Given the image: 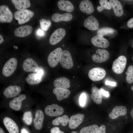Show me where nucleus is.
I'll return each instance as SVG.
<instances>
[{"label": "nucleus", "instance_id": "obj_37", "mask_svg": "<svg viewBox=\"0 0 133 133\" xmlns=\"http://www.w3.org/2000/svg\"><path fill=\"white\" fill-rule=\"evenodd\" d=\"M86 99V96L84 93L80 95L79 99V103L80 105L82 106H84L85 104Z\"/></svg>", "mask_w": 133, "mask_h": 133}, {"label": "nucleus", "instance_id": "obj_33", "mask_svg": "<svg viewBox=\"0 0 133 133\" xmlns=\"http://www.w3.org/2000/svg\"><path fill=\"white\" fill-rule=\"evenodd\" d=\"M115 30L112 28L109 27H103L98 29L97 31L98 35L102 36L112 34L114 33Z\"/></svg>", "mask_w": 133, "mask_h": 133}, {"label": "nucleus", "instance_id": "obj_40", "mask_svg": "<svg viewBox=\"0 0 133 133\" xmlns=\"http://www.w3.org/2000/svg\"><path fill=\"white\" fill-rule=\"evenodd\" d=\"M100 90L101 94L104 96L106 97L109 96L110 94L108 91H106L102 88Z\"/></svg>", "mask_w": 133, "mask_h": 133}, {"label": "nucleus", "instance_id": "obj_46", "mask_svg": "<svg viewBox=\"0 0 133 133\" xmlns=\"http://www.w3.org/2000/svg\"><path fill=\"white\" fill-rule=\"evenodd\" d=\"M3 37L1 35H0V44H1L3 42Z\"/></svg>", "mask_w": 133, "mask_h": 133}, {"label": "nucleus", "instance_id": "obj_44", "mask_svg": "<svg viewBox=\"0 0 133 133\" xmlns=\"http://www.w3.org/2000/svg\"><path fill=\"white\" fill-rule=\"evenodd\" d=\"M20 133H30L26 128H23L20 130Z\"/></svg>", "mask_w": 133, "mask_h": 133}, {"label": "nucleus", "instance_id": "obj_4", "mask_svg": "<svg viewBox=\"0 0 133 133\" xmlns=\"http://www.w3.org/2000/svg\"><path fill=\"white\" fill-rule=\"evenodd\" d=\"M34 15L33 12L26 9L17 11L15 13L14 16L15 19L18 20L19 24L21 25L28 21Z\"/></svg>", "mask_w": 133, "mask_h": 133}, {"label": "nucleus", "instance_id": "obj_51", "mask_svg": "<svg viewBox=\"0 0 133 133\" xmlns=\"http://www.w3.org/2000/svg\"><path fill=\"white\" fill-rule=\"evenodd\" d=\"M132 59L133 61V56L132 57Z\"/></svg>", "mask_w": 133, "mask_h": 133}, {"label": "nucleus", "instance_id": "obj_47", "mask_svg": "<svg viewBox=\"0 0 133 133\" xmlns=\"http://www.w3.org/2000/svg\"><path fill=\"white\" fill-rule=\"evenodd\" d=\"M0 133H5L3 129L1 127H0Z\"/></svg>", "mask_w": 133, "mask_h": 133}, {"label": "nucleus", "instance_id": "obj_52", "mask_svg": "<svg viewBox=\"0 0 133 133\" xmlns=\"http://www.w3.org/2000/svg\"></svg>", "mask_w": 133, "mask_h": 133}, {"label": "nucleus", "instance_id": "obj_14", "mask_svg": "<svg viewBox=\"0 0 133 133\" xmlns=\"http://www.w3.org/2000/svg\"><path fill=\"white\" fill-rule=\"evenodd\" d=\"M109 57V54L107 50L104 49H98L96 53L92 57V60L98 63L104 62L107 60Z\"/></svg>", "mask_w": 133, "mask_h": 133}, {"label": "nucleus", "instance_id": "obj_6", "mask_svg": "<svg viewBox=\"0 0 133 133\" xmlns=\"http://www.w3.org/2000/svg\"><path fill=\"white\" fill-rule=\"evenodd\" d=\"M127 58L124 55L119 56L113 62L112 65L113 70L115 73L120 74L123 72L127 64Z\"/></svg>", "mask_w": 133, "mask_h": 133}, {"label": "nucleus", "instance_id": "obj_22", "mask_svg": "<svg viewBox=\"0 0 133 133\" xmlns=\"http://www.w3.org/2000/svg\"><path fill=\"white\" fill-rule=\"evenodd\" d=\"M79 8L82 12L89 14L92 13L94 10L92 4L88 0H84L81 1Z\"/></svg>", "mask_w": 133, "mask_h": 133}, {"label": "nucleus", "instance_id": "obj_9", "mask_svg": "<svg viewBox=\"0 0 133 133\" xmlns=\"http://www.w3.org/2000/svg\"><path fill=\"white\" fill-rule=\"evenodd\" d=\"M59 62L64 68L69 69L73 66V63L70 52L65 50L62 52L61 56Z\"/></svg>", "mask_w": 133, "mask_h": 133}, {"label": "nucleus", "instance_id": "obj_13", "mask_svg": "<svg viewBox=\"0 0 133 133\" xmlns=\"http://www.w3.org/2000/svg\"><path fill=\"white\" fill-rule=\"evenodd\" d=\"M23 70L26 72H37L39 67L37 63L31 58H28L24 61L22 65Z\"/></svg>", "mask_w": 133, "mask_h": 133}, {"label": "nucleus", "instance_id": "obj_1", "mask_svg": "<svg viewBox=\"0 0 133 133\" xmlns=\"http://www.w3.org/2000/svg\"><path fill=\"white\" fill-rule=\"evenodd\" d=\"M35 102L28 100L25 94L9 100H5L1 102V106L9 110L15 111H21L23 112L31 108Z\"/></svg>", "mask_w": 133, "mask_h": 133}, {"label": "nucleus", "instance_id": "obj_30", "mask_svg": "<svg viewBox=\"0 0 133 133\" xmlns=\"http://www.w3.org/2000/svg\"><path fill=\"white\" fill-rule=\"evenodd\" d=\"M42 80V78L39 76L36 73L29 74L25 79L28 83L32 85L39 84L41 82Z\"/></svg>", "mask_w": 133, "mask_h": 133}, {"label": "nucleus", "instance_id": "obj_20", "mask_svg": "<svg viewBox=\"0 0 133 133\" xmlns=\"http://www.w3.org/2000/svg\"><path fill=\"white\" fill-rule=\"evenodd\" d=\"M84 26L87 29L93 31L97 30L99 28V24L97 19L92 15L88 17L84 20Z\"/></svg>", "mask_w": 133, "mask_h": 133}, {"label": "nucleus", "instance_id": "obj_29", "mask_svg": "<svg viewBox=\"0 0 133 133\" xmlns=\"http://www.w3.org/2000/svg\"><path fill=\"white\" fill-rule=\"evenodd\" d=\"M11 1L15 8L18 10L26 9L31 5L30 1L29 0H12Z\"/></svg>", "mask_w": 133, "mask_h": 133}, {"label": "nucleus", "instance_id": "obj_18", "mask_svg": "<svg viewBox=\"0 0 133 133\" xmlns=\"http://www.w3.org/2000/svg\"><path fill=\"white\" fill-rule=\"evenodd\" d=\"M92 44L95 46L102 48H106L109 45V41L103 36L96 35L92 38L91 40Z\"/></svg>", "mask_w": 133, "mask_h": 133}, {"label": "nucleus", "instance_id": "obj_7", "mask_svg": "<svg viewBox=\"0 0 133 133\" xmlns=\"http://www.w3.org/2000/svg\"><path fill=\"white\" fill-rule=\"evenodd\" d=\"M21 88L17 85H11L5 88L3 91V94L5 100H9L19 95Z\"/></svg>", "mask_w": 133, "mask_h": 133}, {"label": "nucleus", "instance_id": "obj_31", "mask_svg": "<svg viewBox=\"0 0 133 133\" xmlns=\"http://www.w3.org/2000/svg\"><path fill=\"white\" fill-rule=\"evenodd\" d=\"M69 119L68 116L65 115L62 117L59 116L55 118L52 120V124L55 126L61 124L62 126H65L69 122Z\"/></svg>", "mask_w": 133, "mask_h": 133}, {"label": "nucleus", "instance_id": "obj_53", "mask_svg": "<svg viewBox=\"0 0 133 133\" xmlns=\"http://www.w3.org/2000/svg\"></svg>", "mask_w": 133, "mask_h": 133}, {"label": "nucleus", "instance_id": "obj_27", "mask_svg": "<svg viewBox=\"0 0 133 133\" xmlns=\"http://www.w3.org/2000/svg\"><path fill=\"white\" fill-rule=\"evenodd\" d=\"M91 98L97 104H101L102 102V95L100 89L96 86H93L91 88Z\"/></svg>", "mask_w": 133, "mask_h": 133}, {"label": "nucleus", "instance_id": "obj_39", "mask_svg": "<svg viewBox=\"0 0 133 133\" xmlns=\"http://www.w3.org/2000/svg\"><path fill=\"white\" fill-rule=\"evenodd\" d=\"M37 34L38 36H42L45 35V32L42 29H38L36 31Z\"/></svg>", "mask_w": 133, "mask_h": 133}, {"label": "nucleus", "instance_id": "obj_49", "mask_svg": "<svg viewBox=\"0 0 133 133\" xmlns=\"http://www.w3.org/2000/svg\"><path fill=\"white\" fill-rule=\"evenodd\" d=\"M130 88L132 91L133 92V85L131 86Z\"/></svg>", "mask_w": 133, "mask_h": 133}, {"label": "nucleus", "instance_id": "obj_45", "mask_svg": "<svg viewBox=\"0 0 133 133\" xmlns=\"http://www.w3.org/2000/svg\"><path fill=\"white\" fill-rule=\"evenodd\" d=\"M130 115L133 121V106L130 112Z\"/></svg>", "mask_w": 133, "mask_h": 133}, {"label": "nucleus", "instance_id": "obj_25", "mask_svg": "<svg viewBox=\"0 0 133 133\" xmlns=\"http://www.w3.org/2000/svg\"><path fill=\"white\" fill-rule=\"evenodd\" d=\"M53 84L55 88H61L67 89L70 87L69 80L64 77H60L55 79L54 81Z\"/></svg>", "mask_w": 133, "mask_h": 133}, {"label": "nucleus", "instance_id": "obj_43", "mask_svg": "<svg viewBox=\"0 0 133 133\" xmlns=\"http://www.w3.org/2000/svg\"><path fill=\"white\" fill-rule=\"evenodd\" d=\"M105 83L106 85H108L112 86H115L116 85V83L115 82L107 81H105Z\"/></svg>", "mask_w": 133, "mask_h": 133}, {"label": "nucleus", "instance_id": "obj_16", "mask_svg": "<svg viewBox=\"0 0 133 133\" xmlns=\"http://www.w3.org/2000/svg\"><path fill=\"white\" fill-rule=\"evenodd\" d=\"M84 118V115L81 114L72 116L69 119V127L71 129H76L83 122Z\"/></svg>", "mask_w": 133, "mask_h": 133}, {"label": "nucleus", "instance_id": "obj_48", "mask_svg": "<svg viewBox=\"0 0 133 133\" xmlns=\"http://www.w3.org/2000/svg\"><path fill=\"white\" fill-rule=\"evenodd\" d=\"M56 133H64V132H63V131H61L59 130L57 132H56Z\"/></svg>", "mask_w": 133, "mask_h": 133}, {"label": "nucleus", "instance_id": "obj_38", "mask_svg": "<svg viewBox=\"0 0 133 133\" xmlns=\"http://www.w3.org/2000/svg\"><path fill=\"white\" fill-rule=\"evenodd\" d=\"M95 133H106V127L105 125H101L97 130Z\"/></svg>", "mask_w": 133, "mask_h": 133}, {"label": "nucleus", "instance_id": "obj_32", "mask_svg": "<svg viewBox=\"0 0 133 133\" xmlns=\"http://www.w3.org/2000/svg\"><path fill=\"white\" fill-rule=\"evenodd\" d=\"M126 81L129 84L133 83V65H129L125 72Z\"/></svg>", "mask_w": 133, "mask_h": 133}, {"label": "nucleus", "instance_id": "obj_24", "mask_svg": "<svg viewBox=\"0 0 133 133\" xmlns=\"http://www.w3.org/2000/svg\"><path fill=\"white\" fill-rule=\"evenodd\" d=\"M34 116V111L31 108L23 112L22 119L23 122L26 125L30 126L32 125Z\"/></svg>", "mask_w": 133, "mask_h": 133}, {"label": "nucleus", "instance_id": "obj_12", "mask_svg": "<svg viewBox=\"0 0 133 133\" xmlns=\"http://www.w3.org/2000/svg\"><path fill=\"white\" fill-rule=\"evenodd\" d=\"M13 18V14L7 6L4 5L0 6V22L10 23Z\"/></svg>", "mask_w": 133, "mask_h": 133}, {"label": "nucleus", "instance_id": "obj_10", "mask_svg": "<svg viewBox=\"0 0 133 133\" xmlns=\"http://www.w3.org/2000/svg\"><path fill=\"white\" fill-rule=\"evenodd\" d=\"M44 112L47 116L52 117L62 115L64 113V110L62 107L53 103L46 106L44 109Z\"/></svg>", "mask_w": 133, "mask_h": 133}, {"label": "nucleus", "instance_id": "obj_36", "mask_svg": "<svg viewBox=\"0 0 133 133\" xmlns=\"http://www.w3.org/2000/svg\"><path fill=\"white\" fill-rule=\"evenodd\" d=\"M41 29L44 31H47L50 26L51 22L49 20L41 19L39 21Z\"/></svg>", "mask_w": 133, "mask_h": 133}, {"label": "nucleus", "instance_id": "obj_11", "mask_svg": "<svg viewBox=\"0 0 133 133\" xmlns=\"http://www.w3.org/2000/svg\"><path fill=\"white\" fill-rule=\"evenodd\" d=\"M106 72L103 68L100 67L93 68L89 70L88 76L90 79L93 81L101 80L105 76Z\"/></svg>", "mask_w": 133, "mask_h": 133}, {"label": "nucleus", "instance_id": "obj_5", "mask_svg": "<svg viewBox=\"0 0 133 133\" xmlns=\"http://www.w3.org/2000/svg\"><path fill=\"white\" fill-rule=\"evenodd\" d=\"M17 64V60L14 58H12L5 63L2 70L3 75L6 77L11 76L16 69Z\"/></svg>", "mask_w": 133, "mask_h": 133}, {"label": "nucleus", "instance_id": "obj_41", "mask_svg": "<svg viewBox=\"0 0 133 133\" xmlns=\"http://www.w3.org/2000/svg\"><path fill=\"white\" fill-rule=\"evenodd\" d=\"M127 25L130 28H133V17L130 19L128 21Z\"/></svg>", "mask_w": 133, "mask_h": 133}, {"label": "nucleus", "instance_id": "obj_3", "mask_svg": "<svg viewBox=\"0 0 133 133\" xmlns=\"http://www.w3.org/2000/svg\"><path fill=\"white\" fill-rule=\"evenodd\" d=\"M44 118V113L38 105L34 111L33 118L32 124L35 130H39L42 128Z\"/></svg>", "mask_w": 133, "mask_h": 133}, {"label": "nucleus", "instance_id": "obj_34", "mask_svg": "<svg viewBox=\"0 0 133 133\" xmlns=\"http://www.w3.org/2000/svg\"><path fill=\"white\" fill-rule=\"evenodd\" d=\"M98 126L94 124L82 128L80 131V133H95L98 129Z\"/></svg>", "mask_w": 133, "mask_h": 133}, {"label": "nucleus", "instance_id": "obj_21", "mask_svg": "<svg viewBox=\"0 0 133 133\" xmlns=\"http://www.w3.org/2000/svg\"><path fill=\"white\" fill-rule=\"evenodd\" d=\"M53 92L56 96L57 99L61 101L68 97L70 94V91L67 89L61 88H55Z\"/></svg>", "mask_w": 133, "mask_h": 133}, {"label": "nucleus", "instance_id": "obj_2", "mask_svg": "<svg viewBox=\"0 0 133 133\" xmlns=\"http://www.w3.org/2000/svg\"><path fill=\"white\" fill-rule=\"evenodd\" d=\"M3 123L9 133H19L18 121L12 114L9 112L2 114L1 116Z\"/></svg>", "mask_w": 133, "mask_h": 133}, {"label": "nucleus", "instance_id": "obj_23", "mask_svg": "<svg viewBox=\"0 0 133 133\" xmlns=\"http://www.w3.org/2000/svg\"><path fill=\"white\" fill-rule=\"evenodd\" d=\"M73 18L72 15L70 13H66L63 14L55 13L52 16V20L55 22H59L61 21H69Z\"/></svg>", "mask_w": 133, "mask_h": 133}, {"label": "nucleus", "instance_id": "obj_28", "mask_svg": "<svg viewBox=\"0 0 133 133\" xmlns=\"http://www.w3.org/2000/svg\"><path fill=\"white\" fill-rule=\"evenodd\" d=\"M57 5L60 10L68 12H71L74 9L73 5L68 0H59L58 2Z\"/></svg>", "mask_w": 133, "mask_h": 133}, {"label": "nucleus", "instance_id": "obj_19", "mask_svg": "<svg viewBox=\"0 0 133 133\" xmlns=\"http://www.w3.org/2000/svg\"><path fill=\"white\" fill-rule=\"evenodd\" d=\"M33 29L29 25H25L18 27L14 31L15 35L19 37H24L30 35L32 33Z\"/></svg>", "mask_w": 133, "mask_h": 133}, {"label": "nucleus", "instance_id": "obj_26", "mask_svg": "<svg viewBox=\"0 0 133 133\" xmlns=\"http://www.w3.org/2000/svg\"><path fill=\"white\" fill-rule=\"evenodd\" d=\"M109 3L116 16L118 17L122 16L123 13V10L120 2L117 0H110Z\"/></svg>", "mask_w": 133, "mask_h": 133}, {"label": "nucleus", "instance_id": "obj_50", "mask_svg": "<svg viewBox=\"0 0 133 133\" xmlns=\"http://www.w3.org/2000/svg\"><path fill=\"white\" fill-rule=\"evenodd\" d=\"M71 133H79L78 132H77L73 131H72L71 132Z\"/></svg>", "mask_w": 133, "mask_h": 133}, {"label": "nucleus", "instance_id": "obj_42", "mask_svg": "<svg viewBox=\"0 0 133 133\" xmlns=\"http://www.w3.org/2000/svg\"><path fill=\"white\" fill-rule=\"evenodd\" d=\"M60 130L59 128L57 127H54L52 128L50 130L51 133H56Z\"/></svg>", "mask_w": 133, "mask_h": 133}, {"label": "nucleus", "instance_id": "obj_17", "mask_svg": "<svg viewBox=\"0 0 133 133\" xmlns=\"http://www.w3.org/2000/svg\"><path fill=\"white\" fill-rule=\"evenodd\" d=\"M127 112L126 107L123 106H116L113 109L109 114V118L112 119H115L120 116L126 115Z\"/></svg>", "mask_w": 133, "mask_h": 133}, {"label": "nucleus", "instance_id": "obj_35", "mask_svg": "<svg viewBox=\"0 0 133 133\" xmlns=\"http://www.w3.org/2000/svg\"><path fill=\"white\" fill-rule=\"evenodd\" d=\"M99 3L100 6H98L97 8V10L99 12H101L105 9L110 10L111 8L110 3L107 0H100Z\"/></svg>", "mask_w": 133, "mask_h": 133}, {"label": "nucleus", "instance_id": "obj_8", "mask_svg": "<svg viewBox=\"0 0 133 133\" xmlns=\"http://www.w3.org/2000/svg\"><path fill=\"white\" fill-rule=\"evenodd\" d=\"M63 51L62 49L58 48L53 50L49 54L48 58V62L50 66L55 67L59 62L61 54Z\"/></svg>", "mask_w": 133, "mask_h": 133}, {"label": "nucleus", "instance_id": "obj_15", "mask_svg": "<svg viewBox=\"0 0 133 133\" xmlns=\"http://www.w3.org/2000/svg\"><path fill=\"white\" fill-rule=\"evenodd\" d=\"M66 34L65 30L62 28H58L50 36L49 42L52 45H55L60 42Z\"/></svg>", "mask_w": 133, "mask_h": 133}]
</instances>
